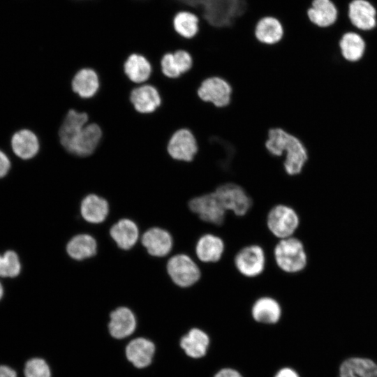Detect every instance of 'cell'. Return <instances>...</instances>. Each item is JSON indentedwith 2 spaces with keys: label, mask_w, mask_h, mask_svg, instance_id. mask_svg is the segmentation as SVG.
I'll list each match as a JSON object with an SVG mask.
<instances>
[{
  "label": "cell",
  "mask_w": 377,
  "mask_h": 377,
  "mask_svg": "<svg viewBox=\"0 0 377 377\" xmlns=\"http://www.w3.org/2000/svg\"><path fill=\"white\" fill-rule=\"evenodd\" d=\"M180 10L196 14L200 21L216 28L228 27L243 13V0H175Z\"/></svg>",
  "instance_id": "obj_1"
},
{
  "label": "cell",
  "mask_w": 377,
  "mask_h": 377,
  "mask_svg": "<svg viewBox=\"0 0 377 377\" xmlns=\"http://www.w3.org/2000/svg\"><path fill=\"white\" fill-rule=\"evenodd\" d=\"M265 147L274 156H281L286 152L283 168L290 176L299 175L308 160L307 151L302 141L281 128L269 130Z\"/></svg>",
  "instance_id": "obj_2"
},
{
  "label": "cell",
  "mask_w": 377,
  "mask_h": 377,
  "mask_svg": "<svg viewBox=\"0 0 377 377\" xmlns=\"http://www.w3.org/2000/svg\"><path fill=\"white\" fill-rule=\"evenodd\" d=\"M273 256L277 267L287 274L298 273L307 265L304 244L294 236L279 239L274 248Z\"/></svg>",
  "instance_id": "obj_3"
},
{
  "label": "cell",
  "mask_w": 377,
  "mask_h": 377,
  "mask_svg": "<svg viewBox=\"0 0 377 377\" xmlns=\"http://www.w3.org/2000/svg\"><path fill=\"white\" fill-rule=\"evenodd\" d=\"M300 217L290 206L277 204L268 212L266 225L269 231L279 239L293 237L300 226Z\"/></svg>",
  "instance_id": "obj_4"
},
{
  "label": "cell",
  "mask_w": 377,
  "mask_h": 377,
  "mask_svg": "<svg viewBox=\"0 0 377 377\" xmlns=\"http://www.w3.org/2000/svg\"><path fill=\"white\" fill-rule=\"evenodd\" d=\"M167 272L172 282L180 288H189L201 279V269L188 255L179 253L172 256L167 263Z\"/></svg>",
  "instance_id": "obj_5"
},
{
  "label": "cell",
  "mask_w": 377,
  "mask_h": 377,
  "mask_svg": "<svg viewBox=\"0 0 377 377\" xmlns=\"http://www.w3.org/2000/svg\"><path fill=\"white\" fill-rule=\"evenodd\" d=\"M226 211H230L237 216L246 215L251 209L252 200L241 186L232 183L219 185L214 191Z\"/></svg>",
  "instance_id": "obj_6"
},
{
  "label": "cell",
  "mask_w": 377,
  "mask_h": 377,
  "mask_svg": "<svg viewBox=\"0 0 377 377\" xmlns=\"http://www.w3.org/2000/svg\"><path fill=\"white\" fill-rule=\"evenodd\" d=\"M188 206L193 214L205 223L221 226L225 221L226 211L214 191L192 198Z\"/></svg>",
  "instance_id": "obj_7"
},
{
  "label": "cell",
  "mask_w": 377,
  "mask_h": 377,
  "mask_svg": "<svg viewBox=\"0 0 377 377\" xmlns=\"http://www.w3.org/2000/svg\"><path fill=\"white\" fill-rule=\"evenodd\" d=\"M267 258L265 250L259 244H249L239 249L234 258L238 272L247 278L260 276L265 271Z\"/></svg>",
  "instance_id": "obj_8"
},
{
  "label": "cell",
  "mask_w": 377,
  "mask_h": 377,
  "mask_svg": "<svg viewBox=\"0 0 377 377\" xmlns=\"http://www.w3.org/2000/svg\"><path fill=\"white\" fill-rule=\"evenodd\" d=\"M232 93V89L229 82L218 76L205 79L197 90L198 96L202 101L211 103L217 108L228 106Z\"/></svg>",
  "instance_id": "obj_9"
},
{
  "label": "cell",
  "mask_w": 377,
  "mask_h": 377,
  "mask_svg": "<svg viewBox=\"0 0 377 377\" xmlns=\"http://www.w3.org/2000/svg\"><path fill=\"white\" fill-rule=\"evenodd\" d=\"M198 151L195 137L188 128L177 130L170 137L167 151L175 160L184 162L192 161Z\"/></svg>",
  "instance_id": "obj_10"
},
{
  "label": "cell",
  "mask_w": 377,
  "mask_h": 377,
  "mask_svg": "<svg viewBox=\"0 0 377 377\" xmlns=\"http://www.w3.org/2000/svg\"><path fill=\"white\" fill-rule=\"evenodd\" d=\"M102 129L96 123L87 124L64 149L78 156H88L97 148L102 138Z\"/></svg>",
  "instance_id": "obj_11"
},
{
  "label": "cell",
  "mask_w": 377,
  "mask_h": 377,
  "mask_svg": "<svg viewBox=\"0 0 377 377\" xmlns=\"http://www.w3.org/2000/svg\"><path fill=\"white\" fill-rule=\"evenodd\" d=\"M226 245L223 239L212 233L202 235L195 245L197 258L203 263H216L223 257Z\"/></svg>",
  "instance_id": "obj_12"
},
{
  "label": "cell",
  "mask_w": 377,
  "mask_h": 377,
  "mask_svg": "<svg viewBox=\"0 0 377 377\" xmlns=\"http://www.w3.org/2000/svg\"><path fill=\"white\" fill-rule=\"evenodd\" d=\"M141 242L148 253L155 257H163L172 249L173 239L170 233L165 229L154 227L147 230Z\"/></svg>",
  "instance_id": "obj_13"
},
{
  "label": "cell",
  "mask_w": 377,
  "mask_h": 377,
  "mask_svg": "<svg viewBox=\"0 0 377 377\" xmlns=\"http://www.w3.org/2000/svg\"><path fill=\"white\" fill-rule=\"evenodd\" d=\"M129 99L134 109L141 114L152 113L161 104V97L158 91L150 84L134 88L130 93Z\"/></svg>",
  "instance_id": "obj_14"
},
{
  "label": "cell",
  "mask_w": 377,
  "mask_h": 377,
  "mask_svg": "<svg viewBox=\"0 0 377 377\" xmlns=\"http://www.w3.org/2000/svg\"><path fill=\"white\" fill-rule=\"evenodd\" d=\"M348 17L353 26L363 30H371L376 26V10L367 0H353L348 6Z\"/></svg>",
  "instance_id": "obj_15"
},
{
  "label": "cell",
  "mask_w": 377,
  "mask_h": 377,
  "mask_svg": "<svg viewBox=\"0 0 377 377\" xmlns=\"http://www.w3.org/2000/svg\"><path fill=\"white\" fill-rule=\"evenodd\" d=\"M136 328V318L131 309L125 306L118 307L110 315L108 330L115 339H123L130 336Z\"/></svg>",
  "instance_id": "obj_16"
},
{
  "label": "cell",
  "mask_w": 377,
  "mask_h": 377,
  "mask_svg": "<svg viewBox=\"0 0 377 377\" xmlns=\"http://www.w3.org/2000/svg\"><path fill=\"white\" fill-rule=\"evenodd\" d=\"M154 353V343L142 337L131 340L126 348L127 360L138 369L148 367L152 362Z\"/></svg>",
  "instance_id": "obj_17"
},
{
  "label": "cell",
  "mask_w": 377,
  "mask_h": 377,
  "mask_svg": "<svg viewBox=\"0 0 377 377\" xmlns=\"http://www.w3.org/2000/svg\"><path fill=\"white\" fill-rule=\"evenodd\" d=\"M306 15L313 25L323 29L330 27L337 21L338 10L331 0H313Z\"/></svg>",
  "instance_id": "obj_18"
},
{
  "label": "cell",
  "mask_w": 377,
  "mask_h": 377,
  "mask_svg": "<svg viewBox=\"0 0 377 377\" xmlns=\"http://www.w3.org/2000/svg\"><path fill=\"white\" fill-rule=\"evenodd\" d=\"M254 320L263 324H275L281 318L282 309L279 302L269 296L258 298L251 306Z\"/></svg>",
  "instance_id": "obj_19"
},
{
  "label": "cell",
  "mask_w": 377,
  "mask_h": 377,
  "mask_svg": "<svg viewBox=\"0 0 377 377\" xmlns=\"http://www.w3.org/2000/svg\"><path fill=\"white\" fill-rule=\"evenodd\" d=\"M254 35L260 43L272 46L281 41L284 29L281 22L277 18L266 16L257 22Z\"/></svg>",
  "instance_id": "obj_20"
},
{
  "label": "cell",
  "mask_w": 377,
  "mask_h": 377,
  "mask_svg": "<svg viewBox=\"0 0 377 377\" xmlns=\"http://www.w3.org/2000/svg\"><path fill=\"white\" fill-rule=\"evenodd\" d=\"M14 154L22 159H31L38 152V137L31 131L22 129L14 133L10 140Z\"/></svg>",
  "instance_id": "obj_21"
},
{
  "label": "cell",
  "mask_w": 377,
  "mask_h": 377,
  "mask_svg": "<svg viewBox=\"0 0 377 377\" xmlns=\"http://www.w3.org/2000/svg\"><path fill=\"white\" fill-rule=\"evenodd\" d=\"M99 86L98 75L90 68L79 70L71 80L73 91L83 98L93 97L98 92Z\"/></svg>",
  "instance_id": "obj_22"
},
{
  "label": "cell",
  "mask_w": 377,
  "mask_h": 377,
  "mask_svg": "<svg viewBox=\"0 0 377 377\" xmlns=\"http://www.w3.org/2000/svg\"><path fill=\"white\" fill-rule=\"evenodd\" d=\"M88 119L84 112L74 109L67 112L59 129V141L64 148L87 124Z\"/></svg>",
  "instance_id": "obj_23"
},
{
  "label": "cell",
  "mask_w": 377,
  "mask_h": 377,
  "mask_svg": "<svg viewBox=\"0 0 377 377\" xmlns=\"http://www.w3.org/2000/svg\"><path fill=\"white\" fill-rule=\"evenodd\" d=\"M209 345V337L199 328H192L182 337L180 346L186 355L194 359L201 358L207 353Z\"/></svg>",
  "instance_id": "obj_24"
},
{
  "label": "cell",
  "mask_w": 377,
  "mask_h": 377,
  "mask_svg": "<svg viewBox=\"0 0 377 377\" xmlns=\"http://www.w3.org/2000/svg\"><path fill=\"white\" fill-rule=\"evenodd\" d=\"M124 72L127 77L134 83L146 82L151 73V65L142 54H130L124 63Z\"/></svg>",
  "instance_id": "obj_25"
},
{
  "label": "cell",
  "mask_w": 377,
  "mask_h": 377,
  "mask_svg": "<svg viewBox=\"0 0 377 377\" xmlns=\"http://www.w3.org/2000/svg\"><path fill=\"white\" fill-rule=\"evenodd\" d=\"M110 234L120 249L128 250L137 242L139 230L134 221L123 219L112 226Z\"/></svg>",
  "instance_id": "obj_26"
},
{
  "label": "cell",
  "mask_w": 377,
  "mask_h": 377,
  "mask_svg": "<svg viewBox=\"0 0 377 377\" xmlns=\"http://www.w3.org/2000/svg\"><path fill=\"white\" fill-rule=\"evenodd\" d=\"M80 212L82 216L87 222L99 223L106 219L109 205L104 198L96 194H89L82 200Z\"/></svg>",
  "instance_id": "obj_27"
},
{
  "label": "cell",
  "mask_w": 377,
  "mask_h": 377,
  "mask_svg": "<svg viewBox=\"0 0 377 377\" xmlns=\"http://www.w3.org/2000/svg\"><path fill=\"white\" fill-rule=\"evenodd\" d=\"M200 20L198 16L189 10H179L172 19V28L182 38L191 40L199 31Z\"/></svg>",
  "instance_id": "obj_28"
},
{
  "label": "cell",
  "mask_w": 377,
  "mask_h": 377,
  "mask_svg": "<svg viewBox=\"0 0 377 377\" xmlns=\"http://www.w3.org/2000/svg\"><path fill=\"white\" fill-rule=\"evenodd\" d=\"M97 251L96 239L87 234L72 237L66 245V251L73 259L81 260L94 256Z\"/></svg>",
  "instance_id": "obj_29"
},
{
  "label": "cell",
  "mask_w": 377,
  "mask_h": 377,
  "mask_svg": "<svg viewBox=\"0 0 377 377\" xmlns=\"http://www.w3.org/2000/svg\"><path fill=\"white\" fill-rule=\"evenodd\" d=\"M343 57L350 62L359 61L363 56L366 44L360 35L355 32L345 33L339 40Z\"/></svg>",
  "instance_id": "obj_30"
},
{
  "label": "cell",
  "mask_w": 377,
  "mask_h": 377,
  "mask_svg": "<svg viewBox=\"0 0 377 377\" xmlns=\"http://www.w3.org/2000/svg\"><path fill=\"white\" fill-rule=\"evenodd\" d=\"M339 371L349 372L357 377H377V363L366 357H349L341 364Z\"/></svg>",
  "instance_id": "obj_31"
},
{
  "label": "cell",
  "mask_w": 377,
  "mask_h": 377,
  "mask_svg": "<svg viewBox=\"0 0 377 377\" xmlns=\"http://www.w3.org/2000/svg\"><path fill=\"white\" fill-rule=\"evenodd\" d=\"M21 269V265L17 253L13 251H6L0 255V276H17Z\"/></svg>",
  "instance_id": "obj_32"
},
{
  "label": "cell",
  "mask_w": 377,
  "mask_h": 377,
  "mask_svg": "<svg viewBox=\"0 0 377 377\" xmlns=\"http://www.w3.org/2000/svg\"><path fill=\"white\" fill-rule=\"evenodd\" d=\"M24 375L25 377H51V372L44 360L33 358L26 363Z\"/></svg>",
  "instance_id": "obj_33"
},
{
  "label": "cell",
  "mask_w": 377,
  "mask_h": 377,
  "mask_svg": "<svg viewBox=\"0 0 377 377\" xmlns=\"http://www.w3.org/2000/svg\"><path fill=\"white\" fill-rule=\"evenodd\" d=\"M161 68L163 74L171 79H176L182 75L175 61L173 52H165L161 59Z\"/></svg>",
  "instance_id": "obj_34"
},
{
  "label": "cell",
  "mask_w": 377,
  "mask_h": 377,
  "mask_svg": "<svg viewBox=\"0 0 377 377\" xmlns=\"http://www.w3.org/2000/svg\"><path fill=\"white\" fill-rule=\"evenodd\" d=\"M172 52L175 61L181 74L186 73L191 69L193 59L192 54L189 51L179 48Z\"/></svg>",
  "instance_id": "obj_35"
},
{
  "label": "cell",
  "mask_w": 377,
  "mask_h": 377,
  "mask_svg": "<svg viewBox=\"0 0 377 377\" xmlns=\"http://www.w3.org/2000/svg\"><path fill=\"white\" fill-rule=\"evenodd\" d=\"M10 168V162L5 153L0 150V178L6 176Z\"/></svg>",
  "instance_id": "obj_36"
},
{
  "label": "cell",
  "mask_w": 377,
  "mask_h": 377,
  "mask_svg": "<svg viewBox=\"0 0 377 377\" xmlns=\"http://www.w3.org/2000/svg\"><path fill=\"white\" fill-rule=\"evenodd\" d=\"M214 377H242V376L235 369L224 368L219 371Z\"/></svg>",
  "instance_id": "obj_37"
},
{
  "label": "cell",
  "mask_w": 377,
  "mask_h": 377,
  "mask_svg": "<svg viewBox=\"0 0 377 377\" xmlns=\"http://www.w3.org/2000/svg\"><path fill=\"white\" fill-rule=\"evenodd\" d=\"M274 377H300V376L293 369L283 367L277 371Z\"/></svg>",
  "instance_id": "obj_38"
},
{
  "label": "cell",
  "mask_w": 377,
  "mask_h": 377,
  "mask_svg": "<svg viewBox=\"0 0 377 377\" xmlns=\"http://www.w3.org/2000/svg\"><path fill=\"white\" fill-rule=\"evenodd\" d=\"M0 377H17L15 371L6 366H0Z\"/></svg>",
  "instance_id": "obj_39"
},
{
  "label": "cell",
  "mask_w": 377,
  "mask_h": 377,
  "mask_svg": "<svg viewBox=\"0 0 377 377\" xmlns=\"http://www.w3.org/2000/svg\"><path fill=\"white\" fill-rule=\"evenodd\" d=\"M339 377H357V376L349 372L339 371Z\"/></svg>",
  "instance_id": "obj_40"
},
{
  "label": "cell",
  "mask_w": 377,
  "mask_h": 377,
  "mask_svg": "<svg viewBox=\"0 0 377 377\" xmlns=\"http://www.w3.org/2000/svg\"><path fill=\"white\" fill-rule=\"evenodd\" d=\"M3 286L0 283V300L1 299L3 296Z\"/></svg>",
  "instance_id": "obj_41"
},
{
  "label": "cell",
  "mask_w": 377,
  "mask_h": 377,
  "mask_svg": "<svg viewBox=\"0 0 377 377\" xmlns=\"http://www.w3.org/2000/svg\"><path fill=\"white\" fill-rule=\"evenodd\" d=\"M76 1H87V0H76Z\"/></svg>",
  "instance_id": "obj_42"
}]
</instances>
